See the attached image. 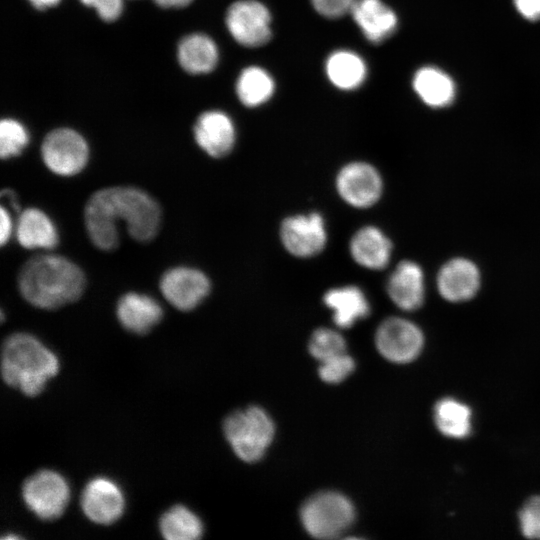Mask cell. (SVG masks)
<instances>
[{
	"label": "cell",
	"instance_id": "cell-10",
	"mask_svg": "<svg viewBox=\"0 0 540 540\" xmlns=\"http://www.w3.org/2000/svg\"><path fill=\"white\" fill-rule=\"evenodd\" d=\"M279 234L286 251L298 258L313 257L321 253L327 244L325 220L317 212L285 218Z\"/></svg>",
	"mask_w": 540,
	"mask_h": 540
},
{
	"label": "cell",
	"instance_id": "cell-31",
	"mask_svg": "<svg viewBox=\"0 0 540 540\" xmlns=\"http://www.w3.org/2000/svg\"><path fill=\"white\" fill-rule=\"evenodd\" d=\"M522 534L527 538L540 539V496L531 497L519 512Z\"/></svg>",
	"mask_w": 540,
	"mask_h": 540
},
{
	"label": "cell",
	"instance_id": "cell-22",
	"mask_svg": "<svg viewBox=\"0 0 540 540\" xmlns=\"http://www.w3.org/2000/svg\"><path fill=\"white\" fill-rule=\"evenodd\" d=\"M412 86L421 101L432 108L447 107L455 100V82L435 66L419 68L413 76Z\"/></svg>",
	"mask_w": 540,
	"mask_h": 540
},
{
	"label": "cell",
	"instance_id": "cell-1",
	"mask_svg": "<svg viewBox=\"0 0 540 540\" xmlns=\"http://www.w3.org/2000/svg\"><path fill=\"white\" fill-rule=\"evenodd\" d=\"M84 222L91 242L100 250L119 245V224L130 236L150 242L161 225V209L145 191L129 186L103 188L93 193L84 210Z\"/></svg>",
	"mask_w": 540,
	"mask_h": 540
},
{
	"label": "cell",
	"instance_id": "cell-12",
	"mask_svg": "<svg viewBox=\"0 0 540 540\" xmlns=\"http://www.w3.org/2000/svg\"><path fill=\"white\" fill-rule=\"evenodd\" d=\"M211 283L202 271L191 267H174L161 277L160 289L165 299L181 311L196 308L209 294Z\"/></svg>",
	"mask_w": 540,
	"mask_h": 540
},
{
	"label": "cell",
	"instance_id": "cell-24",
	"mask_svg": "<svg viewBox=\"0 0 540 540\" xmlns=\"http://www.w3.org/2000/svg\"><path fill=\"white\" fill-rule=\"evenodd\" d=\"M16 235L20 245L27 249H53L59 238L52 220L37 208H28L21 212Z\"/></svg>",
	"mask_w": 540,
	"mask_h": 540
},
{
	"label": "cell",
	"instance_id": "cell-6",
	"mask_svg": "<svg viewBox=\"0 0 540 540\" xmlns=\"http://www.w3.org/2000/svg\"><path fill=\"white\" fill-rule=\"evenodd\" d=\"M25 505L38 518L54 520L60 517L70 499L65 478L53 470H41L27 478L22 487Z\"/></svg>",
	"mask_w": 540,
	"mask_h": 540
},
{
	"label": "cell",
	"instance_id": "cell-16",
	"mask_svg": "<svg viewBox=\"0 0 540 540\" xmlns=\"http://www.w3.org/2000/svg\"><path fill=\"white\" fill-rule=\"evenodd\" d=\"M480 286V273L477 266L468 259L455 258L440 269L437 287L441 296L451 302L471 299Z\"/></svg>",
	"mask_w": 540,
	"mask_h": 540
},
{
	"label": "cell",
	"instance_id": "cell-21",
	"mask_svg": "<svg viewBox=\"0 0 540 540\" xmlns=\"http://www.w3.org/2000/svg\"><path fill=\"white\" fill-rule=\"evenodd\" d=\"M177 58L181 68L189 74H207L213 71L219 60L215 41L204 33H191L178 43Z\"/></svg>",
	"mask_w": 540,
	"mask_h": 540
},
{
	"label": "cell",
	"instance_id": "cell-14",
	"mask_svg": "<svg viewBox=\"0 0 540 540\" xmlns=\"http://www.w3.org/2000/svg\"><path fill=\"white\" fill-rule=\"evenodd\" d=\"M194 138L209 156L221 158L228 155L236 141V129L231 117L221 110L201 113L194 125Z\"/></svg>",
	"mask_w": 540,
	"mask_h": 540
},
{
	"label": "cell",
	"instance_id": "cell-13",
	"mask_svg": "<svg viewBox=\"0 0 540 540\" xmlns=\"http://www.w3.org/2000/svg\"><path fill=\"white\" fill-rule=\"evenodd\" d=\"M81 507L92 522L109 525L123 514L125 499L117 483L107 477H96L85 486Z\"/></svg>",
	"mask_w": 540,
	"mask_h": 540
},
{
	"label": "cell",
	"instance_id": "cell-34",
	"mask_svg": "<svg viewBox=\"0 0 540 540\" xmlns=\"http://www.w3.org/2000/svg\"><path fill=\"white\" fill-rule=\"evenodd\" d=\"M518 13L528 21L540 20V0H513Z\"/></svg>",
	"mask_w": 540,
	"mask_h": 540
},
{
	"label": "cell",
	"instance_id": "cell-26",
	"mask_svg": "<svg viewBox=\"0 0 540 540\" xmlns=\"http://www.w3.org/2000/svg\"><path fill=\"white\" fill-rule=\"evenodd\" d=\"M434 421L437 429L448 437L464 438L471 432V410L454 398H443L436 403Z\"/></svg>",
	"mask_w": 540,
	"mask_h": 540
},
{
	"label": "cell",
	"instance_id": "cell-30",
	"mask_svg": "<svg viewBox=\"0 0 540 540\" xmlns=\"http://www.w3.org/2000/svg\"><path fill=\"white\" fill-rule=\"evenodd\" d=\"M354 360L347 353L320 362L319 376L327 383H339L346 379L354 370Z\"/></svg>",
	"mask_w": 540,
	"mask_h": 540
},
{
	"label": "cell",
	"instance_id": "cell-19",
	"mask_svg": "<svg viewBox=\"0 0 540 540\" xmlns=\"http://www.w3.org/2000/svg\"><path fill=\"white\" fill-rule=\"evenodd\" d=\"M116 315L126 330L143 335L161 321L163 310L154 298L129 292L118 300Z\"/></svg>",
	"mask_w": 540,
	"mask_h": 540
},
{
	"label": "cell",
	"instance_id": "cell-2",
	"mask_svg": "<svg viewBox=\"0 0 540 540\" xmlns=\"http://www.w3.org/2000/svg\"><path fill=\"white\" fill-rule=\"evenodd\" d=\"M86 278L82 269L69 259L42 254L29 259L18 275L23 298L41 309H57L78 300Z\"/></svg>",
	"mask_w": 540,
	"mask_h": 540
},
{
	"label": "cell",
	"instance_id": "cell-33",
	"mask_svg": "<svg viewBox=\"0 0 540 540\" xmlns=\"http://www.w3.org/2000/svg\"><path fill=\"white\" fill-rule=\"evenodd\" d=\"M83 5L94 8L105 22L116 21L123 12V0H79Z\"/></svg>",
	"mask_w": 540,
	"mask_h": 540
},
{
	"label": "cell",
	"instance_id": "cell-25",
	"mask_svg": "<svg viewBox=\"0 0 540 540\" xmlns=\"http://www.w3.org/2000/svg\"><path fill=\"white\" fill-rule=\"evenodd\" d=\"M235 91L244 106L255 108L271 99L275 91V82L266 69L252 65L240 72Z\"/></svg>",
	"mask_w": 540,
	"mask_h": 540
},
{
	"label": "cell",
	"instance_id": "cell-23",
	"mask_svg": "<svg viewBox=\"0 0 540 540\" xmlns=\"http://www.w3.org/2000/svg\"><path fill=\"white\" fill-rule=\"evenodd\" d=\"M325 73L332 85L340 90L359 88L367 78V64L356 52L348 49L333 51L325 61Z\"/></svg>",
	"mask_w": 540,
	"mask_h": 540
},
{
	"label": "cell",
	"instance_id": "cell-36",
	"mask_svg": "<svg viewBox=\"0 0 540 540\" xmlns=\"http://www.w3.org/2000/svg\"><path fill=\"white\" fill-rule=\"evenodd\" d=\"M156 5L165 9H178L188 6L193 0H153Z\"/></svg>",
	"mask_w": 540,
	"mask_h": 540
},
{
	"label": "cell",
	"instance_id": "cell-17",
	"mask_svg": "<svg viewBox=\"0 0 540 540\" xmlns=\"http://www.w3.org/2000/svg\"><path fill=\"white\" fill-rule=\"evenodd\" d=\"M350 14L364 37L373 44L387 40L398 27L396 13L382 0H357Z\"/></svg>",
	"mask_w": 540,
	"mask_h": 540
},
{
	"label": "cell",
	"instance_id": "cell-35",
	"mask_svg": "<svg viewBox=\"0 0 540 540\" xmlns=\"http://www.w3.org/2000/svg\"><path fill=\"white\" fill-rule=\"evenodd\" d=\"M0 241L1 245H5L6 242L10 239L13 224L10 213L4 207L1 208V224H0Z\"/></svg>",
	"mask_w": 540,
	"mask_h": 540
},
{
	"label": "cell",
	"instance_id": "cell-20",
	"mask_svg": "<svg viewBox=\"0 0 540 540\" xmlns=\"http://www.w3.org/2000/svg\"><path fill=\"white\" fill-rule=\"evenodd\" d=\"M323 302L332 311L334 323L343 329L352 327L370 313L367 296L355 285L329 289L324 294Z\"/></svg>",
	"mask_w": 540,
	"mask_h": 540
},
{
	"label": "cell",
	"instance_id": "cell-15",
	"mask_svg": "<svg viewBox=\"0 0 540 540\" xmlns=\"http://www.w3.org/2000/svg\"><path fill=\"white\" fill-rule=\"evenodd\" d=\"M386 291L391 301L402 310L413 311L421 307L425 294L421 267L410 260L400 262L387 280Z\"/></svg>",
	"mask_w": 540,
	"mask_h": 540
},
{
	"label": "cell",
	"instance_id": "cell-18",
	"mask_svg": "<svg viewBox=\"0 0 540 540\" xmlns=\"http://www.w3.org/2000/svg\"><path fill=\"white\" fill-rule=\"evenodd\" d=\"M349 252L359 266L380 270L390 261L392 243L378 227L367 225L353 234L349 242Z\"/></svg>",
	"mask_w": 540,
	"mask_h": 540
},
{
	"label": "cell",
	"instance_id": "cell-27",
	"mask_svg": "<svg viewBox=\"0 0 540 540\" xmlns=\"http://www.w3.org/2000/svg\"><path fill=\"white\" fill-rule=\"evenodd\" d=\"M159 528L167 540H195L203 533L200 518L183 505H175L160 518Z\"/></svg>",
	"mask_w": 540,
	"mask_h": 540
},
{
	"label": "cell",
	"instance_id": "cell-37",
	"mask_svg": "<svg viewBox=\"0 0 540 540\" xmlns=\"http://www.w3.org/2000/svg\"><path fill=\"white\" fill-rule=\"evenodd\" d=\"M31 5H33L38 10H45L48 8L55 7L58 5L61 0H28Z\"/></svg>",
	"mask_w": 540,
	"mask_h": 540
},
{
	"label": "cell",
	"instance_id": "cell-7",
	"mask_svg": "<svg viewBox=\"0 0 540 540\" xmlns=\"http://www.w3.org/2000/svg\"><path fill=\"white\" fill-rule=\"evenodd\" d=\"M272 16L258 0H237L227 9L225 24L233 39L248 48L268 43L272 36Z\"/></svg>",
	"mask_w": 540,
	"mask_h": 540
},
{
	"label": "cell",
	"instance_id": "cell-3",
	"mask_svg": "<svg viewBox=\"0 0 540 540\" xmlns=\"http://www.w3.org/2000/svg\"><path fill=\"white\" fill-rule=\"evenodd\" d=\"M1 363L5 383L31 397L59 371L57 356L28 333H14L4 341Z\"/></svg>",
	"mask_w": 540,
	"mask_h": 540
},
{
	"label": "cell",
	"instance_id": "cell-4",
	"mask_svg": "<svg viewBox=\"0 0 540 540\" xmlns=\"http://www.w3.org/2000/svg\"><path fill=\"white\" fill-rule=\"evenodd\" d=\"M274 429L270 416L257 406L233 412L223 425L228 443L245 462L258 461L264 455L272 442Z\"/></svg>",
	"mask_w": 540,
	"mask_h": 540
},
{
	"label": "cell",
	"instance_id": "cell-38",
	"mask_svg": "<svg viewBox=\"0 0 540 540\" xmlns=\"http://www.w3.org/2000/svg\"><path fill=\"white\" fill-rule=\"evenodd\" d=\"M1 195L9 201V203L16 212L19 211V203L14 191H12L11 189H4Z\"/></svg>",
	"mask_w": 540,
	"mask_h": 540
},
{
	"label": "cell",
	"instance_id": "cell-9",
	"mask_svg": "<svg viewBox=\"0 0 540 540\" xmlns=\"http://www.w3.org/2000/svg\"><path fill=\"white\" fill-rule=\"evenodd\" d=\"M336 191L348 205L366 209L375 205L383 192L379 171L370 163L353 161L344 165L335 179Z\"/></svg>",
	"mask_w": 540,
	"mask_h": 540
},
{
	"label": "cell",
	"instance_id": "cell-5",
	"mask_svg": "<svg viewBox=\"0 0 540 540\" xmlns=\"http://www.w3.org/2000/svg\"><path fill=\"white\" fill-rule=\"evenodd\" d=\"M354 517L355 511L351 501L334 491L313 495L304 503L300 512L305 530L319 539L340 536L351 526Z\"/></svg>",
	"mask_w": 540,
	"mask_h": 540
},
{
	"label": "cell",
	"instance_id": "cell-32",
	"mask_svg": "<svg viewBox=\"0 0 540 540\" xmlns=\"http://www.w3.org/2000/svg\"><path fill=\"white\" fill-rule=\"evenodd\" d=\"M357 0H311L315 11L328 19H337L350 13Z\"/></svg>",
	"mask_w": 540,
	"mask_h": 540
},
{
	"label": "cell",
	"instance_id": "cell-29",
	"mask_svg": "<svg viewBox=\"0 0 540 540\" xmlns=\"http://www.w3.org/2000/svg\"><path fill=\"white\" fill-rule=\"evenodd\" d=\"M29 143L26 127L16 119L4 118L0 123V155L2 159L16 157Z\"/></svg>",
	"mask_w": 540,
	"mask_h": 540
},
{
	"label": "cell",
	"instance_id": "cell-28",
	"mask_svg": "<svg viewBox=\"0 0 540 540\" xmlns=\"http://www.w3.org/2000/svg\"><path fill=\"white\" fill-rule=\"evenodd\" d=\"M308 348L310 354L320 363L346 353V342L336 330L319 328L311 335Z\"/></svg>",
	"mask_w": 540,
	"mask_h": 540
},
{
	"label": "cell",
	"instance_id": "cell-8",
	"mask_svg": "<svg viewBox=\"0 0 540 540\" xmlns=\"http://www.w3.org/2000/svg\"><path fill=\"white\" fill-rule=\"evenodd\" d=\"M41 155L50 171L61 176H72L86 166L89 147L80 133L62 127L50 131L45 136Z\"/></svg>",
	"mask_w": 540,
	"mask_h": 540
},
{
	"label": "cell",
	"instance_id": "cell-11",
	"mask_svg": "<svg viewBox=\"0 0 540 540\" xmlns=\"http://www.w3.org/2000/svg\"><path fill=\"white\" fill-rule=\"evenodd\" d=\"M375 343L379 353L394 363L413 361L424 344L423 333L413 322L399 317L385 319L377 328Z\"/></svg>",
	"mask_w": 540,
	"mask_h": 540
}]
</instances>
